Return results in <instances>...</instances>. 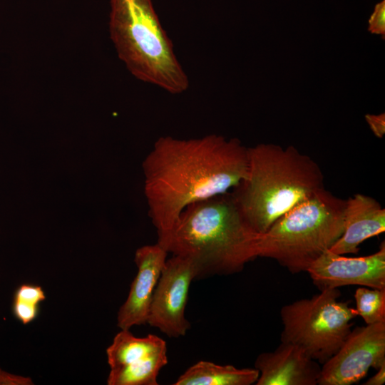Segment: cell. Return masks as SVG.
I'll return each mask as SVG.
<instances>
[{
  "instance_id": "obj_21",
  "label": "cell",
  "mask_w": 385,
  "mask_h": 385,
  "mask_svg": "<svg viewBox=\"0 0 385 385\" xmlns=\"http://www.w3.org/2000/svg\"><path fill=\"white\" fill-rule=\"evenodd\" d=\"M385 383V364L377 369V372L369 378L364 384L382 385Z\"/></svg>"
},
{
  "instance_id": "obj_1",
  "label": "cell",
  "mask_w": 385,
  "mask_h": 385,
  "mask_svg": "<svg viewBox=\"0 0 385 385\" xmlns=\"http://www.w3.org/2000/svg\"><path fill=\"white\" fill-rule=\"evenodd\" d=\"M142 168L148 215L158 234L170 230L190 204L226 193L244 180L248 148L237 138L216 134L162 136Z\"/></svg>"
},
{
  "instance_id": "obj_18",
  "label": "cell",
  "mask_w": 385,
  "mask_h": 385,
  "mask_svg": "<svg viewBox=\"0 0 385 385\" xmlns=\"http://www.w3.org/2000/svg\"><path fill=\"white\" fill-rule=\"evenodd\" d=\"M368 31L385 38V0L375 4L368 21Z\"/></svg>"
},
{
  "instance_id": "obj_2",
  "label": "cell",
  "mask_w": 385,
  "mask_h": 385,
  "mask_svg": "<svg viewBox=\"0 0 385 385\" xmlns=\"http://www.w3.org/2000/svg\"><path fill=\"white\" fill-rule=\"evenodd\" d=\"M260 235L227 192L188 205L170 230L158 234L157 242L168 253L192 260L203 277L241 272L258 257Z\"/></svg>"
},
{
  "instance_id": "obj_9",
  "label": "cell",
  "mask_w": 385,
  "mask_h": 385,
  "mask_svg": "<svg viewBox=\"0 0 385 385\" xmlns=\"http://www.w3.org/2000/svg\"><path fill=\"white\" fill-rule=\"evenodd\" d=\"M320 289L359 285L385 289V244L369 255L346 257L325 250L306 271Z\"/></svg>"
},
{
  "instance_id": "obj_7",
  "label": "cell",
  "mask_w": 385,
  "mask_h": 385,
  "mask_svg": "<svg viewBox=\"0 0 385 385\" xmlns=\"http://www.w3.org/2000/svg\"><path fill=\"white\" fill-rule=\"evenodd\" d=\"M197 277L198 270L190 259L173 255L166 260L153 292L147 324L169 337H184L191 326L185 316L189 289Z\"/></svg>"
},
{
  "instance_id": "obj_3",
  "label": "cell",
  "mask_w": 385,
  "mask_h": 385,
  "mask_svg": "<svg viewBox=\"0 0 385 385\" xmlns=\"http://www.w3.org/2000/svg\"><path fill=\"white\" fill-rule=\"evenodd\" d=\"M324 188L322 171L311 157L293 145L260 143L248 148L247 175L232 194L246 221L262 234Z\"/></svg>"
},
{
  "instance_id": "obj_20",
  "label": "cell",
  "mask_w": 385,
  "mask_h": 385,
  "mask_svg": "<svg viewBox=\"0 0 385 385\" xmlns=\"http://www.w3.org/2000/svg\"><path fill=\"white\" fill-rule=\"evenodd\" d=\"M364 117L374 135L379 138H383L385 133V113L366 114Z\"/></svg>"
},
{
  "instance_id": "obj_8",
  "label": "cell",
  "mask_w": 385,
  "mask_h": 385,
  "mask_svg": "<svg viewBox=\"0 0 385 385\" xmlns=\"http://www.w3.org/2000/svg\"><path fill=\"white\" fill-rule=\"evenodd\" d=\"M385 364V322L351 329L339 350L322 365L319 385H351Z\"/></svg>"
},
{
  "instance_id": "obj_12",
  "label": "cell",
  "mask_w": 385,
  "mask_h": 385,
  "mask_svg": "<svg viewBox=\"0 0 385 385\" xmlns=\"http://www.w3.org/2000/svg\"><path fill=\"white\" fill-rule=\"evenodd\" d=\"M385 231V209L374 198L361 193L346 200L344 231L329 248L338 255L356 254L364 240Z\"/></svg>"
},
{
  "instance_id": "obj_6",
  "label": "cell",
  "mask_w": 385,
  "mask_h": 385,
  "mask_svg": "<svg viewBox=\"0 0 385 385\" xmlns=\"http://www.w3.org/2000/svg\"><path fill=\"white\" fill-rule=\"evenodd\" d=\"M339 297L338 288L325 289L283 306L281 342L299 346L322 365L341 347L358 316L356 309Z\"/></svg>"
},
{
  "instance_id": "obj_17",
  "label": "cell",
  "mask_w": 385,
  "mask_h": 385,
  "mask_svg": "<svg viewBox=\"0 0 385 385\" xmlns=\"http://www.w3.org/2000/svg\"><path fill=\"white\" fill-rule=\"evenodd\" d=\"M46 299V294L39 285L24 284L16 290L13 312L23 324L32 322L38 316L39 304Z\"/></svg>"
},
{
  "instance_id": "obj_4",
  "label": "cell",
  "mask_w": 385,
  "mask_h": 385,
  "mask_svg": "<svg viewBox=\"0 0 385 385\" xmlns=\"http://www.w3.org/2000/svg\"><path fill=\"white\" fill-rule=\"evenodd\" d=\"M109 29L119 58L136 78L172 94L188 88L151 0H111Z\"/></svg>"
},
{
  "instance_id": "obj_11",
  "label": "cell",
  "mask_w": 385,
  "mask_h": 385,
  "mask_svg": "<svg viewBox=\"0 0 385 385\" xmlns=\"http://www.w3.org/2000/svg\"><path fill=\"white\" fill-rule=\"evenodd\" d=\"M255 368L257 385H317L322 365L299 346L281 342L274 351L260 354Z\"/></svg>"
},
{
  "instance_id": "obj_13",
  "label": "cell",
  "mask_w": 385,
  "mask_h": 385,
  "mask_svg": "<svg viewBox=\"0 0 385 385\" xmlns=\"http://www.w3.org/2000/svg\"><path fill=\"white\" fill-rule=\"evenodd\" d=\"M254 368L238 369L232 365H220L200 361L182 374L175 385H251L259 377Z\"/></svg>"
},
{
  "instance_id": "obj_16",
  "label": "cell",
  "mask_w": 385,
  "mask_h": 385,
  "mask_svg": "<svg viewBox=\"0 0 385 385\" xmlns=\"http://www.w3.org/2000/svg\"><path fill=\"white\" fill-rule=\"evenodd\" d=\"M354 299L357 314L366 324L385 322V289L361 286L356 289Z\"/></svg>"
},
{
  "instance_id": "obj_10",
  "label": "cell",
  "mask_w": 385,
  "mask_h": 385,
  "mask_svg": "<svg viewBox=\"0 0 385 385\" xmlns=\"http://www.w3.org/2000/svg\"><path fill=\"white\" fill-rule=\"evenodd\" d=\"M167 255L168 252L158 242L136 250L134 261L138 272L117 314V326L120 329L147 324L153 292Z\"/></svg>"
},
{
  "instance_id": "obj_5",
  "label": "cell",
  "mask_w": 385,
  "mask_h": 385,
  "mask_svg": "<svg viewBox=\"0 0 385 385\" xmlns=\"http://www.w3.org/2000/svg\"><path fill=\"white\" fill-rule=\"evenodd\" d=\"M346 200L324 188L278 218L258 242V257L276 260L292 274L306 272L344 231Z\"/></svg>"
},
{
  "instance_id": "obj_15",
  "label": "cell",
  "mask_w": 385,
  "mask_h": 385,
  "mask_svg": "<svg viewBox=\"0 0 385 385\" xmlns=\"http://www.w3.org/2000/svg\"><path fill=\"white\" fill-rule=\"evenodd\" d=\"M168 364L164 351L133 364L111 369L108 385H158L160 371Z\"/></svg>"
},
{
  "instance_id": "obj_14",
  "label": "cell",
  "mask_w": 385,
  "mask_h": 385,
  "mask_svg": "<svg viewBox=\"0 0 385 385\" xmlns=\"http://www.w3.org/2000/svg\"><path fill=\"white\" fill-rule=\"evenodd\" d=\"M167 351L165 342L155 334L135 337L130 329H120L106 349L111 369L125 366Z\"/></svg>"
},
{
  "instance_id": "obj_19",
  "label": "cell",
  "mask_w": 385,
  "mask_h": 385,
  "mask_svg": "<svg viewBox=\"0 0 385 385\" xmlns=\"http://www.w3.org/2000/svg\"><path fill=\"white\" fill-rule=\"evenodd\" d=\"M29 376L10 373L0 368V385H34Z\"/></svg>"
}]
</instances>
